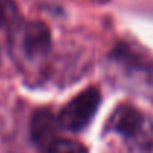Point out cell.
I'll use <instances>...</instances> for the list:
<instances>
[{
  "instance_id": "obj_6",
  "label": "cell",
  "mask_w": 153,
  "mask_h": 153,
  "mask_svg": "<svg viewBox=\"0 0 153 153\" xmlns=\"http://www.w3.org/2000/svg\"><path fill=\"white\" fill-rule=\"evenodd\" d=\"M19 19L18 7L13 0H0V28L6 27L9 30Z\"/></svg>"
},
{
  "instance_id": "obj_5",
  "label": "cell",
  "mask_w": 153,
  "mask_h": 153,
  "mask_svg": "<svg viewBox=\"0 0 153 153\" xmlns=\"http://www.w3.org/2000/svg\"><path fill=\"white\" fill-rule=\"evenodd\" d=\"M45 153H88V149L76 140L56 137L45 147Z\"/></svg>"
},
{
  "instance_id": "obj_1",
  "label": "cell",
  "mask_w": 153,
  "mask_h": 153,
  "mask_svg": "<svg viewBox=\"0 0 153 153\" xmlns=\"http://www.w3.org/2000/svg\"><path fill=\"white\" fill-rule=\"evenodd\" d=\"M105 131L119 135L132 153H153L152 119L134 105H117L107 120Z\"/></svg>"
},
{
  "instance_id": "obj_2",
  "label": "cell",
  "mask_w": 153,
  "mask_h": 153,
  "mask_svg": "<svg viewBox=\"0 0 153 153\" xmlns=\"http://www.w3.org/2000/svg\"><path fill=\"white\" fill-rule=\"evenodd\" d=\"M9 48L18 62H39L51 52V31L42 21L19 19L9 28Z\"/></svg>"
},
{
  "instance_id": "obj_3",
  "label": "cell",
  "mask_w": 153,
  "mask_h": 153,
  "mask_svg": "<svg viewBox=\"0 0 153 153\" xmlns=\"http://www.w3.org/2000/svg\"><path fill=\"white\" fill-rule=\"evenodd\" d=\"M100 104L101 94L97 88L91 86L80 91L68 102H65L56 114L59 128L70 132H79L85 129L94 119Z\"/></svg>"
},
{
  "instance_id": "obj_4",
  "label": "cell",
  "mask_w": 153,
  "mask_h": 153,
  "mask_svg": "<svg viewBox=\"0 0 153 153\" xmlns=\"http://www.w3.org/2000/svg\"><path fill=\"white\" fill-rule=\"evenodd\" d=\"M59 128L56 116H53L49 110H37L33 117H31V123H30V132L33 140L40 144V146H48L52 143L56 137H55V131Z\"/></svg>"
}]
</instances>
